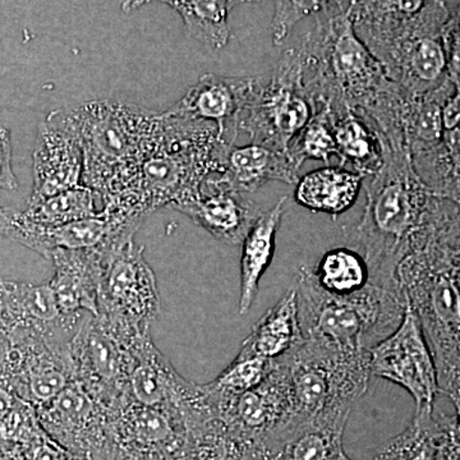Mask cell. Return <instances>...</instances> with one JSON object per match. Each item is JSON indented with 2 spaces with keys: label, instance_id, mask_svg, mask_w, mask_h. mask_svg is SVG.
Here are the masks:
<instances>
[{
  "label": "cell",
  "instance_id": "6da1fadb",
  "mask_svg": "<svg viewBox=\"0 0 460 460\" xmlns=\"http://www.w3.org/2000/svg\"><path fill=\"white\" fill-rule=\"evenodd\" d=\"M383 145V166L363 181L366 205L353 239L367 263L370 283L399 290L396 270L402 260L436 242L447 243L460 208L436 198L423 183L405 145Z\"/></svg>",
  "mask_w": 460,
  "mask_h": 460
},
{
  "label": "cell",
  "instance_id": "7a4b0ae2",
  "mask_svg": "<svg viewBox=\"0 0 460 460\" xmlns=\"http://www.w3.org/2000/svg\"><path fill=\"white\" fill-rule=\"evenodd\" d=\"M354 31L387 77L419 95L447 80V2H352Z\"/></svg>",
  "mask_w": 460,
  "mask_h": 460
},
{
  "label": "cell",
  "instance_id": "3957f363",
  "mask_svg": "<svg viewBox=\"0 0 460 460\" xmlns=\"http://www.w3.org/2000/svg\"><path fill=\"white\" fill-rule=\"evenodd\" d=\"M163 132L126 192L104 199V208L146 219L164 206L192 201L206 181L222 174L232 145L219 137L217 124L163 113Z\"/></svg>",
  "mask_w": 460,
  "mask_h": 460
},
{
  "label": "cell",
  "instance_id": "277c9868",
  "mask_svg": "<svg viewBox=\"0 0 460 460\" xmlns=\"http://www.w3.org/2000/svg\"><path fill=\"white\" fill-rule=\"evenodd\" d=\"M350 7L352 2L326 3L296 45L314 109L366 113L396 84L354 31Z\"/></svg>",
  "mask_w": 460,
  "mask_h": 460
},
{
  "label": "cell",
  "instance_id": "5b68a950",
  "mask_svg": "<svg viewBox=\"0 0 460 460\" xmlns=\"http://www.w3.org/2000/svg\"><path fill=\"white\" fill-rule=\"evenodd\" d=\"M84 151L83 187L102 199L132 186L163 132V115L117 100L71 107Z\"/></svg>",
  "mask_w": 460,
  "mask_h": 460
},
{
  "label": "cell",
  "instance_id": "8992f818",
  "mask_svg": "<svg viewBox=\"0 0 460 460\" xmlns=\"http://www.w3.org/2000/svg\"><path fill=\"white\" fill-rule=\"evenodd\" d=\"M305 341L343 353L368 352L401 325L407 301L402 289L368 283L350 296L326 292L313 269L302 266L296 288Z\"/></svg>",
  "mask_w": 460,
  "mask_h": 460
},
{
  "label": "cell",
  "instance_id": "52a82bcc",
  "mask_svg": "<svg viewBox=\"0 0 460 460\" xmlns=\"http://www.w3.org/2000/svg\"><path fill=\"white\" fill-rule=\"evenodd\" d=\"M396 280L428 339L438 384L460 374V288L450 251L440 242L405 257Z\"/></svg>",
  "mask_w": 460,
  "mask_h": 460
},
{
  "label": "cell",
  "instance_id": "ba28073f",
  "mask_svg": "<svg viewBox=\"0 0 460 460\" xmlns=\"http://www.w3.org/2000/svg\"><path fill=\"white\" fill-rule=\"evenodd\" d=\"M296 423L350 411L366 394L372 376L370 353H343L304 341L286 357Z\"/></svg>",
  "mask_w": 460,
  "mask_h": 460
},
{
  "label": "cell",
  "instance_id": "9c48e42d",
  "mask_svg": "<svg viewBox=\"0 0 460 460\" xmlns=\"http://www.w3.org/2000/svg\"><path fill=\"white\" fill-rule=\"evenodd\" d=\"M314 114L305 89L304 60L298 48L284 50L270 74L255 77L246 104L237 119V135L243 132L250 144L287 154L290 142Z\"/></svg>",
  "mask_w": 460,
  "mask_h": 460
},
{
  "label": "cell",
  "instance_id": "30bf717a",
  "mask_svg": "<svg viewBox=\"0 0 460 460\" xmlns=\"http://www.w3.org/2000/svg\"><path fill=\"white\" fill-rule=\"evenodd\" d=\"M162 311L153 269L144 247L127 242L108 260L100 279L96 319L124 347L151 332Z\"/></svg>",
  "mask_w": 460,
  "mask_h": 460
},
{
  "label": "cell",
  "instance_id": "8fae6325",
  "mask_svg": "<svg viewBox=\"0 0 460 460\" xmlns=\"http://www.w3.org/2000/svg\"><path fill=\"white\" fill-rule=\"evenodd\" d=\"M215 413L230 431L260 445L277 456L287 436L296 428L292 381L284 359L260 385L241 395L223 396L205 384Z\"/></svg>",
  "mask_w": 460,
  "mask_h": 460
},
{
  "label": "cell",
  "instance_id": "7c38bea8",
  "mask_svg": "<svg viewBox=\"0 0 460 460\" xmlns=\"http://www.w3.org/2000/svg\"><path fill=\"white\" fill-rule=\"evenodd\" d=\"M144 220L131 215L102 211V215L59 226L31 223L22 211L0 206V235L49 260L60 250H118L135 237Z\"/></svg>",
  "mask_w": 460,
  "mask_h": 460
},
{
  "label": "cell",
  "instance_id": "4fadbf2b",
  "mask_svg": "<svg viewBox=\"0 0 460 460\" xmlns=\"http://www.w3.org/2000/svg\"><path fill=\"white\" fill-rule=\"evenodd\" d=\"M60 311L49 284L35 286L0 278V326L11 341H36L71 352L84 317Z\"/></svg>",
  "mask_w": 460,
  "mask_h": 460
},
{
  "label": "cell",
  "instance_id": "5bb4252c",
  "mask_svg": "<svg viewBox=\"0 0 460 460\" xmlns=\"http://www.w3.org/2000/svg\"><path fill=\"white\" fill-rule=\"evenodd\" d=\"M36 413L51 440L68 452L86 460H113L111 411L75 381Z\"/></svg>",
  "mask_w": 460,
  "mask_h": 460
},
{
  "label": "cell",
  "instance_id": "9a60e30c",
  "mask_svg": "<svg viewBox=\"0 0 460 460\" xmlns=\"http://www.w3.org/2000/svg\"><path fill=\"white\" fill-rule=\"evenodd\" d=\"M371 372L404 387L419 408H434L440 394L438 367L416 313L407 304L401 325L372 347Z\"/></svg>",
  "mask_w": 460,
  "mask_h": 460
},
{
  "label": "cell",
  "instance_id": "2e32d148",
  "mask_svg": "<svg viewBox=\"0 0 460 460\" xmlns=\"http://www.w3.org/2000/svg\"><path fill=\"white\" fill-rule=\"evenodd\" d=\"M74 381L95 401L113 411L126 402L131 353L93 314L71 344Z\"/></svg>",
  "mask_w": 460,
  "mask_h": 460
},
{
  "label": "cell",
  "instance_id": "e0dca14e",
  "mask_svg": "<svg viewBox=\"0 0 460 460\" xmlns=\"http://www.w3.org/2000/svg\"><path fill=\"white\" fill-rule=\"evenodd\" d=\"M84 151L71 108L51 111L39 123L29 204L83 187Z\"/></svg>",
  "mask_w": 460,
  "mask_h": 460
},
{
  "label": "cell",
  "instance_id": "ac0fdd59",
  "mask_svg": "<svg viewBox=\"0 0 460 460\" xmlns=\"http://www.w3.org/2000/svg\"><path fill=\"white\" fill-rule=\"evenodd\" d=\"M111 432L115 450L165 460H181L186 452V426L174 411L123 402L111 411Z\"/></svg>",
  "mask_w": 460,
  "mask_h": 460
},
{
  "label": "cell",
  "instance_id": "d6986e66",
  "mask_svg": "<svg viewBox=\"0 0 460 460\" xmlns=\"http://www.w3.org/2000/svg\"><path fill=\"white\" fill-rule=\"evenodd\" d=\"M4 371L18 398L35 410L74 383L71 352L58 350L42 341L12 344Z\"/></svg>",
  "mask_w": 460,
  "mask_h": 460
},
{
  "label": "cell",
  "instance_id": "ffe728a7",
  "mask_svg": "<svg viewBox=\"0 0 460 460\" xmlns=\"http://www.w3.org/2000/svg\"><path fill=\"white\" fill-rule=\"evenodd\" d=\"M131 370L127 381L126 402L174 411L181 410L198 392L199 384L181 376L154 344L151 332L128 348Z\"/></svg>",
  "mask_w": 460,
  "mask_h": 460
},
{
  "label": "cell",
  "instance_id": "44dd1931",
  "mask_svg": "<svg viewBox=\"0 0 460 460\" xmlns=\"http://www.w3.org/2000/svg\"><path fill=\"white\" fill-rule=\"evenodd\" d=\"M255 77H224L206 74L166 113L217 124L219 137L234 145L237 119L246 104Z\"/></svg>",
  "mask_w": 460,
  "mask_h": 460
},
{
  "label": "cell",
  "instance_id": "7402d4cb",
  "mask_svg": "<svg viewBox=\"0 0 460 460\" xmlns=\"http://www.w3.org/2000/svg\"><path fill=\"white\" fill-rule=\"evenodd\" d=\"M115 251L60 250L50 256L54 275L48 284L63 314L66 316L98 314L100 279Z\"/></svg>",
  "mask_w": 460,
  "mask_h": 460
},
{
  "label": "cell",
  "instance_id": "603a6c76",
  "mask_svg": "<svg viewBox=\"0 0 460 460\" xmlns=\"http://www.w3.org/2000/svg\"><path fill=\"white\" fill-rule=\"evenodd\" d=\"M198 226L223 243L242 244L247 233L263 210L242 193L215 189L205 183L201 195L192 201L175 206Z\"/></svg>",
  "mask_w": 460,
  "mask_h": 460
},
{
  "label": "cell",
  "instance_id": "cb8c5ba5",
  "mask_svg": "<svg viewBox=\"0 0 460 460\" xmlns=\"http://www.w3.org/2000/svg\"><path fill=\"white\" fill-rule=\"evenodd\" d=\"M280 181L288 184L298 181V171L289 156L260 145L229 147L222 174L214 175L206 184L232 192H255L268 181Z\"/></svg>",
  "mask_w": 460,
  "mask_h": 460
},
{
  "label": "cell",
  "instance_id": "d4e9b609",
  "mask_svg": "<svg viewBox=\"0 0 460 460\" xmlns=\"http://www.w3.org/2000/svg\"><path fill=\"white\" fill-rule=\"evenodd\" d=\"M304 341L299 321L298 298L296 289H289L253 326L251 334L242 343L237 357H259L279 361L295 352Z\"/></svg>",
  "mask_w": 460,
  "mask_h": 460
},
{
  "label": "cell",
  "instance_id": "484cf974",
  "mask_svg": "<svg viewBox=\"0 0 460 460\" xmlns=\"http://www.w3.org/2000/svg\"><path fill=\"white\" fill-rule=\"evenodd\" d=\"M287 196L263 211L242 242L239 314H246L259 293L260 280L268 270L277 248V234L286 213Z\"/></svg>",
  "mask_w": 460,
  "mask_h": 460
},
{
  "label": "cell",
  "instance_id": "4316f807",
  "mask_svg": "<svg viewBox=\"0 0 460 460\" xmlns=\"http://www.w3.org/2000/svg\"><path fill=\"white\" fill-rule=\"evenodd\" d=\"M453 93L454 84L449 77L438 89L429 93L413 95L405 91L399 107L398 120L411 155L440 144L445 132L443 109Z\"/></svg>",
  "mask_w": 460,
  "mask_h": 460
},
{
  "label": "cell",
  "instance_id": "83f0119b",
  "mask_svg": "<svg viewBox=\"0 0 460 460\" xmlns=\"http://www.w3.org/2000/svg\"><path fill=\"white\" fill-rule=\"evenodd\" d=\"M332 117L339 166L352 165L353 172L365 180L376 174L384 163V145L370 118L350 109L341 113L332 111Z\"/></svg>",
  "mask_w": 460,
  "mask_h": 460
},
{
  "label": "cell",
  "instance_id": "f1b7e54d",
  "mask_svg": "<svg viewBox=\"0 0 460 460\" xmlns=\"http://www.w3.org/2000/svg\"><path fill=\"white\" fill-rule=\"evenodd\" d=\"M365 178L341 166H328L307 172L296 181V204L313 213L337 217L356 204Z\"/></svg>",
  "mask_w": 460,
  "mask_h": 460
},
{
  "label": "cell",
  "instance_id": "f546056e",
  "mask_svg": "<svg viewBox=\"0 0 460 460\" xmlns=\"http://www.w3.org/2000/svg\"><path fill=\"white\" fill-rule=\"evenodd\" d=\"M350 411L301 423L281 445L274 460H349L343 435Z\"/></svg>",
  "mask_w": 460,
  "mask_h": 460
},
{
  "label": "cell",
  "instance_id": "4dcf8cb0",
  "mask_svg": "<svg viewBox=\"0 0 460 460\" xmlns=\"http://www.w3.org/2000/svg\"><path fill=\"white\" fill-rule=\"evenodd\" d=\"M181 460H274L268 449L239 438L219 417L187 426Z\"/></svg>",
  "mask_w": 460,
  "mask_h": 460
},
{
  "label": "cell",
  "instance_id": "1f68e13d",
  "mask_svg": "<svg viewBox=\"0 0 460 460\" xmlns=\"http://www.w3.org/2000/svg\"><path fill=\"white\" fill-rule=\"evenodd\" d=\"M414 169L436 198L460 208V126L445 131L440 144L411 155Z\"/></svg>",
  "mask_w": 460,
  "mask_h": 460
},
{
  "label": "cell",
  "instance_id": "d6a6232c",
  "mask_svg": "<svg viewBox=\"0 0 460 460\" xmlns=\"http://www.w3.org/2000/svg\"><path fill=\"white\" fill-rule=\"evenodd\" d=\"M445 420V414L435 416L434 408H419L411 425L390 440L374 460H441Z\"/></svg>",
  "mask_w": 460,
  "mask_h": 460
},
{
  "label": "cell",
  "instance_id": "836d02e7",
  "mask_svg": "<svg viewBox=\"0 0 460 460\" xmlns=\"http://www.w3.org/2000/svg\"><path fill=\"white\" fill-rule=\"evenodd\" d=\"M183 20L187 36L213 50L226 48L232 39L230 11L237 2L201 0V2H165Z\"/></svg>",
  "mask_w": 460,
  "mask_h": 460
},
{
  "label": "cell",
  "instance_id": "e575fe53",
  "mask_svg": "<svg viewBox=\"0 0 460 460\" xmlns=\"http://www.w3.org/2000/svg\"><path fill=\"white\" fill-rule=\"evenodd\" d=\"M104 211V199L95 190L78 187L53 198L27 204L23 217L42 226H59L99 217Z\"/></svg>",
  "mask_w": 460,
  "mask_h": 460
},
{
  "label": "cell",
  "instance_id": "d590c367",
  "mask_svg": "<svg viewBox=\"0 0 460 460\" xmlns=\"http://www.w3.org/2000/svg\"><path fill=\"white\" fill-rule=\"evenodd\" d=\"M313 272L317 284L335 296L354 295L370 283L367 263L358 251L350 248L328 251Z\"/></svg>",
  "mask_w": 460,
  "mask_h": 460
},
{
  "label": "cell",
  "instance_id": "8d00e7d4",
  "mask_svg": "<svg viewBox=\"0 0 460 460\" xmlns=\"http://www.w3.org/2000/svg\"><path fill=\"white\" fill-rule=\"evenodd\" d=\"M288 156L296 171L307 160H319L329 164L330 157L338 156L332 111L328 107L314 109L311 119L290 142Z\"/></svg>",
  "mask_w": 460,
  "mask_h": 460
},
{
  "label": "cell",
  "instance_id": "74e56055",
  "mask_svg": "<svg viewBox=\"0 0 460 460\" xmlns=\"http://www.w3.org/2000/svg\"><path fill=\"white\" fill-rule=\"evenodd\" d=\"M278 361L259 358H239L235 357L226 368L208 386L217 395L235 396L243 394L262 383L274 370Z\"/></svg>",
  "mask_w": 460,
  "mask_h": 460
},
{
  "label": "cell",
  "instance_id": "f35d334b",
  "mask_svg": "<svg viewBox=\"0 0 460 460\" xmlns=\"http://www.w3.org/2000/svg\"><path fill=\"white\" fill-rule=\"evenodd\" d=\"M328 2H277L274 3V17H272L270 31L272 44L281 47L289 38L293 27L305 18L314 16L325 8Z\"/></svg>",
  "mask_w": 460,
  "mask_h": 460
},
{
  "label": "cell",
  "instance_id": "ab89813d",
  "mask_svg": "<svg viewBox=\"0 0 460 460\" xmlns=\"http://www.w3.org/2000/svg\"><path fill=\"white\" fill-rule=\"evenodd\" d=\"M0 460H86L68 452L45 434L32 444L8 453Z\"/></svg>",
  "mask_w": 460,
  "mask_h": 460
},
{
  "label": "cell",
  "instance_id": "60d3db41",
  "mask_svg": "<svg viewBox=\"0 0 460 460\" xmlns=\"http://www.w3.org/2000/svg\"><path fill=\"white\" fill-rule=\"evenodd\" d=\"M449 20L445 27V48L447 56V77L460 83V2H447Z\"/></svg>",
  "mask_w": 460,
  "mask_h": 460
},
{
  "label": "cell",
  "instance_id": "b9f144b4",
  "mask_svg": "<svg viewBox=\"0 0 460 460\" xmlns=\"http://www.w3.org/2000/svg\"><path fill=\"white\" fill-rule=\"evenodd\" d=\"M18 181L12 168L11 132L0 126V190H16Z\"/></svg>",
  "mask_w": 460,
  "mask_h": 460
},
{
  "label": "cell",
  "instance_id": "7bdbcfd3",
  "mask_svg": "<svg viewBox=\"0 0 460 460\" xmlns=\"http://www.w3.org/2000/svg\"><path fill=\"white\" fill-rule=\"evenodd\" d=\"M5 366V365H4ZM18 398L14 390L9 384L7 375H5L4 367L0 370V422L5 419V416L16 407Z\"/></svg>",
  "mask_w": 460,
  "mask_h": 460
},
{
  "label": "cell",
  "instance_id": "ee69618b",
  "mask_svg": "<svg viewBox=\"0 0 460 460\" xmlns=\"http://www.w3.org/2000/svg\"><path fill=\"white\" fill-rule=\"evenodd\" d=\"M113 460H165L146 454L126 452V450H114Z\"/></svg>",
  "mask_w": 460,
  "mask_h": 460
},
{
  "label": "cell",
  "instance_id": "f6af8a7d",
  "mask_svg": "<svg viewBox=\"0 0 460 460\" xmlns=\"http://www.w3.org/2000/svg\"><path fill=\"white\" fill-rule=\"evenodd\" d=\"M9 350H11V341H9L4 330L0 326V370L4 367L5 362H7Z\"/></svg>",
  "mask_w": 460,
  "mask_h": 460
},
{
  "label": "cell",
  "instance_id": "bcb514c9",
  "mask_svg": "<svg viewBox=\"0 0 460 460\" xmlns=\"http://www.w3.org/2000/svg\"><path fill=\"white\" fill-rule=\"evenodd\" d=\"M449 250L453 259L456 260V261H460V217L456 232H454L452 241H450Z\"/></svg>",
  "mask_w": 460,
  "mask_h": 460
},
{
  "label": "cell",
  "instance_id": "7dc6e473",
  "mask_svg": "<svg viewBox=\"0 0 460 460\" xmlns=\"http://www.w3.org/2000/svg\"><path fill=\"white\" fill-rule=\"evenodd\" d=\"M454 263H456V280H458V284H459V288H460V261H456V260H454Z\"/></svg>",
  "mask_w": 460,
  "mask_h": 460
},
{
  "label": "cell",
  "instance_id": "c3c4849f",
  "mask_svg": "<svg viewBox=\"0 0 460 460\" xmlns=\"http://www.w3.org/2000/svg\"><path fill=\"white\" fill-rule=\"evenodd\" d=\"M349 460H352V459H349Z\"/></svg>",
  "mask_w": 460,
  "mask_h": 460
}]
</instances>
